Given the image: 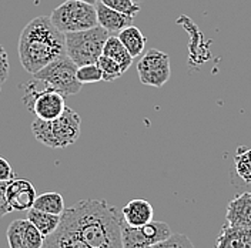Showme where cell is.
Instances as JSON below:
<instances>
[{"mask_svg":"<svg viewBox=\"0 0 251 248\" xmlns=\"http://www.w3.org/2000/svg\"><path fill=\"white\" fill-rule=\"evenodd\" d=\"M7 241L10 248H27L23 235V220L13 221L7 228Z\"/></svg>","mask_w":251,"mask_h":248,"instance_id":"26","label":"cell"},{"mask_svg":"<svg viewBox=\"0 0 251 248\" xmlns=\"http://www.w3.org/2000/svg\"><path fill=\"white\" fill-rule=\"evenodd\" d=\"M226 220L231 227L251 228V191L243 193L230 200Z\"/></svg>","mask_w":251,"mask_h":248,"instance_id":"11","label":"cell"},{"mask_svg":"<svg viewBox=\"0 0 251 248\" xmlns=\"http://www.w3.org/2000/svg\"><path fill=\"white\" fill-rule=\"evenodd\" d=\"M137 73L143 84L163 87L172 77L169 54L158 49H150L137 63Z\"/></svg>","mask_w":251,"mask_h":248,"instance_id":"8","label":"cell"},{"mask_svg":"<svg viewBox=\"0 0 251 248\" xmlns=\"http://www.w3.org/2000/svg\"><path fill=\"white\" fill-rule=\"evenodd\" d=\"M173 234L169 224L163 221H150L141 227H131L122 224V241L123 248H147L158 241L166 240Z\"/></svg>","mask_w":251,"mask_h":248,"instance_id":"9","label":"cell"},{"mask_svg":"<svg viewBox=\"0 0 251 248\" xmlns=\"http://www.w3.org/2000/svg\"><path fill=\"white\" fill-rule=\"evenodd\" d=\"M19 60L23 69L34 74L49 63L66 56V37L49 16L30 20L19 37Z\"/></svg>","mask_w":251,"mask_h":248,"instance_id":"2","label":"cell"},{"mask_svg":"<svg viewBox=\"0 0 251 248\" xmlns=\"http://www.w3.org/2000/svg\"><path fill=\"white\" fill-rule=\"evenodd\" d=\"M42 248H90L67 228L59 224L54 233L47 235Z\"/></svg>","mask_w":251,"mask_h":248,"instance_id":"16","label":"cell"},{"mask_svg":"<svg viewBox=\"0 0 251 248\" xmlns=\"http://www.w3.org/2000/svg\"><path fill=\"white\" fill-rule=\"evenodd\" d=\"M23 235H25V243L27 248H42L45 243V235L40 233L30 221L26 218L23 220Z\"/></svg>","mask_w":251,"mask_h":248,"instance_id":"23","label":"cell"},{"mask_svg":"<svg viewBox=\"0 0 251 248\" xmlns=\"http://www.w3.org/2000/svg\"><path fill=\"white\" fill-rule=\"evenodd\" d=\"M147 248H196L194 244L190 241L186 234L173 233L170 237H167L163 241H158L156 244Z\"/></svg>","mask_w":251,"mask_h":248,"instance_id":"24","label":"cell"},{"mask_svg":"<svg viewBox=\"0 0 251 248\" xmlns=\"http://www.w3.org/2000/svg\"><path fill=\"white\" fill-rule=\"evenodd\" d=\"M81 119L73 109L66 107L57 119L40 120L34 119L31 133L40 144L50 149H66L75 144L80 137Z\"/></svg>","mask_w":251,"mask_h":248,"instance_id":"3","label":"cell"},{"mask_svg":"<svg viewBox=\"0 0 251 248\" xmlns=\"http://www.w3.org/2000/svg\"><path fill=\"white\" fill-rule=\"evenodd\" d=\"M97 66L101 72V76L104 81H114L123 74L122 67L119 66V63L114 62L113 59H110L107 56L101 54L97 60Z\"/></svg>","mask_w":251,"mask_h":248,"instance_id":"21","label":"cell"},{"mask_svg":"<svg viewBox=\"0 0 251 248\" xmlns=\"http://www.w3.org/2000/svg\"><path fill=\"white\" fill-rule=\"evenodd\" d=\"M6 197L13 211H29L36 200V188L30 181L13 178L7 181Z\"/></svg>","mask_w":251,"mask_h":248,"instance_id":"10","label":"cell"},{"mask_svg":"<svg viewBox=\"0 0 251 248\" xmlns=\"http://www.w3.org/2000/svg\"><path fill=\"white\" fill-rule=\"evenodd\" d=\"M33 208L45 211L49 214L62 216V213L64 211V200H63L62 194L59 193H45L36 197Z\"/></svg>","mask_w":251,"mask_h":248,"instance_id":"19","label":"cell"},{"mask_svg":"<svg viewBox=\"0 0 251 248\" xmlns=\"http://www.w3.org/2000/svg\"><path fill=\"white\" fill-rule=\"evenodd\" d=\"M76 74H77V80L81 84H92V83H99L103 80L101 72H100L97 63L78 66Z\"/></svg>","mask_w":251,"mask_h":248,"instance_id":"22","label":"cell"},{"mask_svg":"<svg viewBox=\"0 0 251 248\" xmlns=\"http://www.w3.org/2000/svg\"><path fill=\"white\" fill-rule=\"evenodd\" d=\"M126 224L131 227H141L153 221V205L144 198H134L128 201L122 210Z\"/></svg>","mask_w":251,"mask_h":248,"instance_id":"13","label":"cell"},{"mask_svg":"<svg viewBox=\"0 0 251 248\" xmlns=\"http://www.w3.org/2000/svg\"><path fill=\"white\" fill-rule=\"evenodd\" d=\"M27 220L30 221L31 224L43 234L45 237L50 235L51 233H54V230L59 227L60 224V216L56 214H49L45 211L36 210L31 207L30 210L27 211Z\"/></svg>","mask_w":251,"mask_h":248,"instance_id":"18","label":"cell"},{"mask_svg":"<svg viewBox=\"0 0 251 248\" xmlns=\"http://www.w3.org/2000/svg\"><path fill=\"white\" fill-rule=\"evenodd\" d=\"M6 188H7V181H0V218L13 211L6 197Z\"/></svg>","mask_w":251,"mask_h":248,"instance_id":"28","label":"cell"},{"mask_svg":"<svg viewBox=\"0 0 251 248\" xmlns=\"http://www.w3.org/2000/svg\"><path fill=\"white\" fill-rule=\"evenodd\" d=\"M13 178L15 171L12 169V164L6 158L0 157V181H10Z\"/></svg>","mask_w":251,"mask_h":248,"instance_id":"29","label":"cell"},{"mask_svg":"<svg viewBox=\"0 0 251 248\" xmlns=\"http://www.w3.org/2000/svg\"><path fill=\"white\" fill-rule=\"evenodd\" d=\"M10 73V64H9V56L6 49L0 45V84H3Z\"/></svg>","mask_w":251,"mask_h":248,"instance_id":"27","label":"cell"},{"mask_svg":"<svg viewBox=\"0 0 251 248\" xmlns=\"http://www.w3.org/2000/svg\"><path fill=\"white\" fill-rule=\"evenodd\" d=\"M78 1H84V3H90V4H96L99 0H78Z\"/></svg>","mask_w":251,"mask_h":248,"instance_id":"30","label":"cell"},{"mask_svg":"<svg viewBox=\"0 0 251 248\" xmlns=\"http://www.w3.org/2000/svg\"><path fill=\"white\" fill-rule=\"evenodd\" d=\"M77 64L73 62L67 54L60 59L49 63L37 73L34 78L40 80L45 86L66 96H75L80 93L83 84L77 80Z\"/></svg>","mask_w":251,"mask_h":248,"instance_id":"6","label":"cell"},{"mask_svg":"<svg viewBox=\"0 0 251 248\" xmlns=\"http://www.w3.org/2000/svg\"><path fill=\"white\" fill-rule=\"evenodd\" d=\"M216 248H251V228L224 225L217 237Z\"/></svg>","mask_w":251,"mask_h":248,"instance_id":"14","label":"cell"},{"mask_svg":"<svg viewBox=\"0 0 251 248\" xmlns=\"http://www.w3.org/2000/svg\"><path fill=\"white\" fill-rule=\"evenodd\" d=\"M40 81L33 78L20 86L22 100L27 110L40 120L57 119L66 110L64 96L43 84V89L39 87Z\"/></svg>","mask_w":251,"mask_h":248,"instance_id":"5","label":"cell"},{"mask_svg":"<svg viewBox=\"0 0 251 248\" xmlns=\"http://www.w3.org/2000/svg\"><path fill=\"white\" fill-rule=\"evenodd\" d=\"M100 1L111 7L113 10L130 17H134L140 12V4L136 3L134 0H100Z\"/></svg>","mask_w":251,"mask_h":248,"instance_id":"25","label":"cell"},{"mask_svg":"<svg viewBox=\"0 0 251 248\" xmlns=\"http://www.w3.org/2000/svg\"><path fill=\"white\" fill-rule=\"evenodd\" d=\"M117 37H119V40L123 43V46L127 49V51L131 54L133 59H134V57H139V56L143 54L147 39H146V36L141 33V30L139 27L130 25V26L125 27L123 30L119 31Z\"/></svg>","mask_w":251,"mask_h":248,"instance_id":"15","label":"cell"},{"mask_svg":"<svg viewBox=\"0 0 251 248\" xmlns=\"http://www.w3.org/2000/svg\"><path fill=\"white\" fill-rule=\"evenodd\" d=\"M235 175L246 184H251V149L240 146L234 155Z\"/></svg>","mask_w":251,"mask_h":248,"instance_id":"20","label":"cell"},{"mask_svg":"<svg viewBox=\"0 0 251 248\" xmlns=\"http://www.w3.org/2000/svg\"><path fill=\"white\" fill-rule=\"evenodd\" d=\"M0 93H1V84H0Z\"/></svg>","mask_w":251,"mask_h":248,"instance_id":"32","label":"cell"},{"mask_svg":"<svg viewBox=\"0 0 251 248\" xmlns=\"http://www.w3.org/2000/svg\"><path fill=\"white\" fill-rule=\"evenodd\" d=\"M122 224V211L97 198L80 200L60 216V225L90 248H123Z\"/></svg>","mask_w":251,"mask_h":248,"instance_id":"1","label":"cell"},{"mask_svg":"<svg viewBox=\"0 0 251 248\" xmlns=\"http://www.w3.org/2000/svg\"><path fill=\"white\" fill-rule=\"evenodd\" d=\"M134 1H136V3H139V4H140L141 1H143V0H134Z\"/></svg>","mask_w":251,"mask_h":248,"instance_id":"31","label":"cell"},{"mask_svg":"<svg viewBox=\"0 0 251 248\" xmlns=\"http://www.w3.org/2000/svg\"><path fill=\"white\" fill-rule=\"evenodd\" d=\"M103 54L107 56L110 59H113L114 62L119 63V66L122 67V72L126 73L131 63H133V57L131 54L127 51V49L123 46V43L119 40L117 36H113L110 34L104 43V47H103Z\"/></svg>","mask_w":251,"mask_h":248,"instance_id":"17","label":"cell"},{"mask_svg":"<svg viewBox=\"0 0 251 248\" xmlns=\"http://www.w3.org/2000/svg\"><path fill=\"white\" fill-rule=\"evenodd\" d=\"M94 7H96V15H97V25L109 33H119L133 23L134 17L119 13L101 1H97Z\"/></svg>","mask_w":251,"mask_h":248,"instance_id":"12","label":"cell"},{"mask_svg":"<svg viewBox=\"0 0 251 248\" xmlns=\"http://www.w3.org/2000/svg\"><path fill=\"white\" fill-rule=\"evenodd\" d=\"M49 17L63 33L87 30L97 26L94 4L78 0H66L60 6L53 9Z\"/></svg>","mask_w":251,"mask_h":248,"instance_id":"7","label":"cell"},{"mask_svg":"<svg viewBox=\"0 0 251 248\" xmlns=\"http://www.w3.org/2000/svg\"><path fill=\"white\" fill-rule=\"evenodd\" d=\"M109 36V31L99 25L87 30L64 33L66 54L77 64V67L97 63L99 57L103 54V47Z\"/></svg>","mask_w":251,"mask_h":248,"instance_id":"4","label":"cell"}]
</instances>
